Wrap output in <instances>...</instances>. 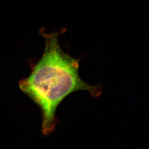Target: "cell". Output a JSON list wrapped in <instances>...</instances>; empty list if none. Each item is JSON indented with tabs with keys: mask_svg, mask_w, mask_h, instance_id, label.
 I'll list each match as a JSON object with an SVG mask.
<instances>
[{
	"mask_svg": "<svg viewBox=\"0 0 149 149\" xmlns=\"http://www.w3.org/2000/svg\"><path fill=\"white\" fill-rule=\"evenodd\" d=\"M43 35L45 45L42 56L29 76L20 80L19 86L40 107L42 132L47 136L53 132L57 123V107L68 95L85 91L97 97L102 92L99 86L88 85L80 78L79 61L62 50L58 44V33Z\"/></svg>",
	"mask_w": 149,
	"mask_h": 149,
	"instance_id": "6da1fadb",
	"label": "cell"
}]
</instances>
